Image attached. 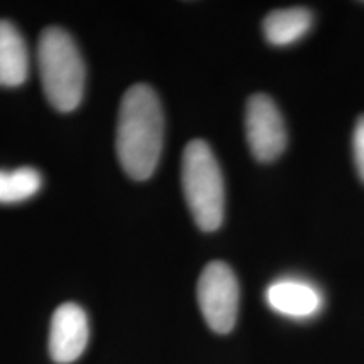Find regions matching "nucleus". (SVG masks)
I'll use <instances>...</instances> for the list:
<instances>
[{"mask_svg":"<svg viewBox=\"0 0 364 364\" xmlns=\"http://www.w3.org/2000/svg\"><path fill=\"white\" fill-rule=\"evenodd\" d=\"M267 302L273 311L289 317H311L321 311V294L300 280H279L267 289Z\"/></svg>","mask_w":364,"mask_h":364,"instance_id":"7","label":"nucleus"},{"mask_svg":"<svg viewBox=\"0 0 364 364\" xmlns=\"http://www.w3.org/2000/svg\"><path fill=\"white\" fill-rule=\"evenodd\" d=\"M90 339L86 312L78 304L66 302L53 314L49 331V354L58 364H70L80 359Z\"/></svg>","mask_w":364,"mask_h":364,"instance_id":"6","label":"nucleus"},{"mask_svg":"<svg viewBox=\"0 0 364 364\" xmlns=\"http://www.w3.org/2000/svg\"><path fill=\"white\" fill-rule=\"evenodd\" d=\"M38 66L48 102L58 112L76 110L85 95L86 68L78 46L65 29L48 27L43 31Z\"/></svg>","mask_w":364,"mask_h":364,"instance_id":"2","label":"nucleus"},{"mask_svg":"<svg viewBox=\"0 0 364 364\" xmlns=\"http://www.w3.org/2000/svg\"><path fill=\"white\" fill-rule=\"evenodd\" d=\"M182 189L191 215L203 231H216L225 220V179L204 140H191L182 154Z\"/></svg>","mask_w":364,"mask_h":364,"instance_id":"3","label":"nucleus"},{"mask_svg":"<svg viewBox=\"0 0 364 364\" xmlns=\"http://www.w3.org/2000/svg\"><path fill=\"white\" fill-rule=\"evenodd\" d=\"M245 129L250 150L258 162H272L284 154L287 147L285 122L270 97L262 93L250 97Z\"/></svg>","mask_w":364,"mask_h":364,"instance_id":"5","label":"nucleus"},{"mask_svg":"<svg viewBox=\"0 0 364 364\" xmlns=\"http://www.w3.org/2000/svg\"><path fill=\"white\" fill-rule=\"evenodd\" d=\"M164 144V112L149 85H134L122 98L117 122V156L135 181L156 172Z\"/></svg>","mask_w":364,"mask_h":364,"instance_id":"1","label":"nucleus"},{"mask_svg":"<svg viewBox=\"0 0 364 364\" xmlns=\"http://www.w3.org/2000/svg\"><path fill=\"white\" fill-rule=\"evenodd\" d=\"M198 302L209 329L218 334L233 331L238 318L240 285L230 265L211 262L204 267L198 282Z\"/></svg>","mask_w":364,"mask_h":364,"instance_id":"4","label":"nucleus"},{"mask_svg":"<svg viewBox=\"0 0 364 364\" xmlns=\"http://www.w3.org/2000/svg\"><path fill=\"white\" fill-rule=\"evenodd\" d=\"M353 150H354V164H356L358 174L364 182V115L358 118L356 127H354Z\"/></svg>","mask_w":364,"mask_h":364,"instance_id":"11","label":"nucleus"},{"mask_svg":"<svg viewBox=\"0 0 364 364\" xmlns=\"http://www.w3.org/2000/svg\"><path fill=\"white\" fill-rule=\"evenodd\" d=\"M29 76V53L16 26L0 21V86L17 88Z\"/></svg>","mask_w":364,"mask_h":364,"instance_id":"8","label":"nucleus"},{"mask_svg":"<svg viewBox=\"0 0 364 364\" xmlns=\"http://www.w3.org/2000/svg\"><path fill=\"white\" fill-rule=\"evenodd\" d=\"M312 22V12L306 7L279 9L265 17L263 34L272 46H290L311 31Z\"/></svg>","mask_w":364,"mask_h":364,"instance_id":"9","label":"nucleus"},{"mask_svg":"<svg viewBox=\"0 0 364 364\" xmlns=\"http://www.w3.org/2000/svg\"><path fill=\"white\" fill-rule=\"evenodd\" d=\"M41 186H43V177L34 167L0 171V204L27 201L39 193Z\"/></svg>","mask_w":364,"mask_h":364,"instance_id":"10","label":"nucleus"}]
</instances>
